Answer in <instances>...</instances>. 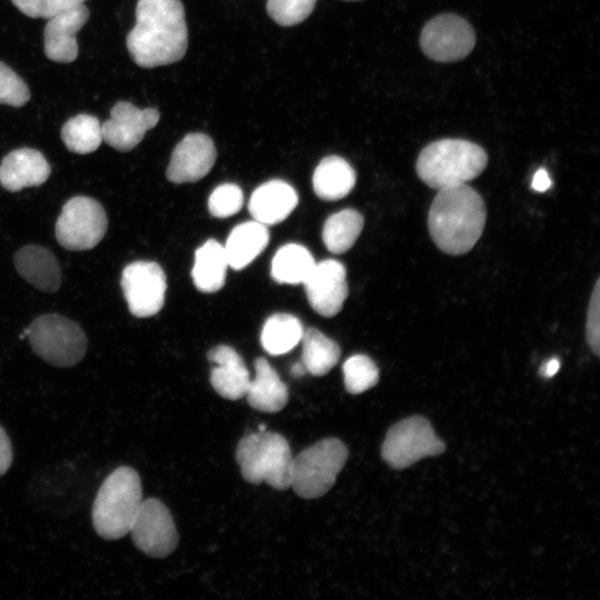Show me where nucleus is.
I'll return each mask as SVG.
<instances>
[{"label":"nucleus","instance_id":"nucleus-33","mask_svg":"<svg viewBox=\"0 0 600 600\" xmlns=\"http://www.w3.org/2000/svg\"><path fill=\"white\" fill-rule=\"evenodd\" d=\"M30 99L26 82L4 62L0 61V104L22 107Z\"/></svg>","mask_w":600,"mask_h":600},{"label":"nucleus","instance_id":"nucleus-5","mask_svg":"<svg viewBox=\"0 0 600 600\" xmlns=\"http://www.w3.org/2000/svg\"><path fill=\"white\" fill-rule=\"evenodd\" d=\"M292 458L287 439L267 430L246 434L236 448L242 478L251 484L266 482L277 490L291 486Z\"/></svg>","mask_w":600,"mask_h":600},{"label":"nucleus","instance_id":"nucleus-7","mask_svg":"<svg viewBox=\"0 0 600 600\" xmlns=\"http://www.w3.org/2000/svg\"><path fill=\"white\" fill-rule=\"evenodd\" d=\"M348 448L338 438H326L292 458L291 488L301 498L327 493L348 459Z\"/></svg>","mask_w":600,"mask_h":600},{"label":"nucleus","instance_id":"nucleus-17","mask_svg":"<svg viewBox=\"0 0 600 600\" xmlns=\"http://www.w3.org/2000/svg\"><path fill=\"white\" fill-rule=\"evenodd\" d=\"M207 357L214 363L210 372V382L216 392L228 400L246 397L251 379L242 357L227 344L213 347Z\"/></svg>","mask_w":600,"mask_h":600},{"label":"nucleus","instance_id":"nucleus-31","mask_svg":"<svg viewBox=\"0 0 600 600\" xmlns=\"http://www.w3.org/2000/svg\"><path fill=\"white\" fill-rule=\"evenodd\" d=\"M318 0H267V13L279 26L292 27L304 21Z\"/></svg>","mask_w":600,"mask_h":600},{"label":"nucleus","instance_id":"nucleus-25","mask_svg":"<svg viewBox=\"0 0 600 600\" xmlns=\"http://www.w3.org/2000/svg\"><path fill=\"white\" fill-rule=\"evenodd\" d=\"M300 342L301 361L311 376L327 374L340 360L339 344L316 328L304 330Z\"/></svg>","mask_w":600,"mask_h":600},{"label":"nucleus","instance_id":"nucleus-28","mask_svg":"<svg viewBox=\"0 0 600 600\" xmlns=\"http://www.w3.org/2000/svg\"><path fill=\"white\" fill-rule=\"evenodd\" d=\"M362 216L353 209H344L330 216L324 222L322 240L332 253H344L356 242L363 228Z\"/></svg>","mask_w":600,"mask_h":600},{"label":"nucleus","instance_id":"nucleus-15","mask_svg":"<svg viewBox=\"0 0 600 600\" xmlns=\"http://www.w3.org/2000/svg\"><path fill=\"white\" fill-rule=\"evenodd\" d=\"M216 158L214 142L209 136L188 133L172 151L167 178L174 183L198 181L211 170Z\"/></svg>","mask_w":600,"mask_h":600},{"label":"nucleus","instance_id":"nucleus-36","mask_svg":"<svg viewBox=\"0 0 600 600\" xmlns=\"http://www.w3.org/2000/svg\"><path fill=\"white\" fill-rule=\"evenodd\" d=\"M13 451L11 440L6 430L0 426V477L11 467Z\"/></svg>","mask_w":600,"mask_h":600},{"label":"nucleus","instance_id":"nucleus-32","mask_svg":"<svg viewBox=\"0 0 600 600\" xmlns=\"http://www.w3.org/2000/svg\"><path fill=\"white\" fill-rule=\"evenodd\" d=\"M242 204V191L233 183L217 187L208 200L209 212L217 218H228L236 214L240 211Z\"/></svg>","mask_w":600,"mask_h":600},{"label":"nucleus","instance_id":"nucleus-26","mask_svg":"<svg viewBox=\"0 0 600 600\" xmlns=\"http://www.w3.org/2000/svg\"><path fill=\"white\" fill-rule=\"evenodd\" d=\"M316 261L307 248L297 243L281 247L271 262V276L279 283H303Z\"/></svg>","mask_w":600,"mask_h":600},{"label":"nucleus","instance_id":"nucleus-13","mask_svg":"<svg viewBox=\"0 0 600 600\" xmlns=\"http://www.w3.org/2000/svg\"><path fill=\"white\" fill-rule=\"evenodd\" d=\"M159 119L156 108L140 109L131 102L118 101L110 110V118L101 124L102 139L113 149L128 152L141 142Z\"/></svg>","mask_w":600,"mask_h":600},{"label":"nucleus","instance_id":"nucleus-18","mask_svg":"<svg viewBox=\"0 0 600 600\" xmlns=\"http://www.w3.org/2000/svg\"><path fill=\"white\" fill-rule=\"evenodd\" d=\"M51 168L44 156L32 148L9 152L0 163V184L11 192L38 187L47 181Z\"/></svg>","mask_w":600,"mask_h":600},{"label":"nucleus","instance_id":"nucleus-2","mask_svg":"<svg viewBox=\"0 0 600 600\" xmlns=\"http://www.w3.org/2000/svg\"><path fill=\"white\" fill-rule=\"evenodd\" d=\"M481 196L467 183L438 190L428 217V228L436 246L447 254L469 252L480 239L486 224Z\"/></svg>","mask_w":600,"mask_h":600},{"label":"nucleus","instance_id":"nucleus-35","mask_svg":"<svg viewBox=\"0 0 600 600\" xmlns=\"http://www.w3.org/2000/svg\"><path fill=\"white\" fill-rule=\"evenodd\" d=\"M586 338L591 351L600 354V280L598 279L589 301Z\"/></svg>","mask_w":600,"mask_h":600},{"label":"nucleus","instance_id":"nucleus-30","mask_svg":"<svg viewBox=\"0 0 600 600\" xmlns=\"http://www.w3.org/2000/svg\"><path fill=\"white\" fill-rule=\"evenodd\" d=\"M343 381L346 390L351 394L362 393L379 381V369L366 354H354L343 363Z\"/></svg>","mask_w":600,"mask_h":600},{"label":"nucleus","instance_id":"nucleus-9","mask_svg":"<svg viewBox=\"0 0 600 600\" xmlns=\"http://www.w3.org/2000/svg\"><path fill=\"white\" fill-rule=\"evenodd\" d=\"M107 229L103 207L93 198L77 196L63 204L56 222V238L67 250L83 251L94 248Z\"/></svg>","mask_w":600,"mask_h":600},{"label":"nucleus","instance_id":"nucleus-24","mask_svg":"<svg viewBox=\"0 0 600 600\" xmlns=\"http://www.w3.org/2000/svg\"><path fill=\"white\" fill-rule=\"evenodd\" d=\"M229 267L223 244L210 239L206 241L194 254L192 279L194 286L202 292H216L226 281Z\"/></svg>","mask_w":600,"mask_h":600},{"label":"nucleus","instance_id":"nucleus-8","mask_svg":"<svg viewBox=\"0 0 600 600\" xmlns=\"http://www.w3.org/2000/svg\"><path fill=\"white\" fill-rule=\"evenodd\" d=\"M444 450V442L434 433L429 420L411 416L390 427L381 456L391 468L400 470L426 457L441 454Z\"/></svg>","mask_w":600,"mask_h":600},{"label":"nucleus","instance_id":"nucleus-27","mask_svg":"<svg viewBox=\"0 0 600 600\" xmlns=\"http://www.w3.org/2000/svg\"><path fill=\"white\" fill-rule=\"evenodd\" d=\"M303 331L297 317L289 313H276L270 316L263 324L261 344L272 356L283 354L301 341Z\"/></svg>","mask_w":600,"mask_h":600},{"label":"nucleus","instance_id":"nucleus-20","mask_svg":"<svg viewBox=\"0 0 600 600\" xmlns=\"http://www.w3.org/2000/svg\"><path fill=\"white\" fill-rule=\"evenodd\" d=\"M13 262L18 273L40 291L53 293L60 288V264L47 248L24 246L16 252Z\"/></svg>","mask_w":600,"mask_h":600},{"label":"nucleus","instance_id":"nucleus-4","mask_svg":"<svg viewBox=\"0 0 600 600\" xmlns=\"http://www.w3.org/2000/svg\"><path fill=\"white\" fill-rule=\"evenodd\" d=\"M142 502L139 473L131 467L116 468L101 483L92 504V526L104 540L127 536Z\"/></svg>","mask_w":600,"mask_h":600},{"label":"nucleus","instance_id":"nucleus-12","mask_svg":"<svg viewBox=\"0 0 600 600\" xmlns=\"http://www.w3.org/2000/svg\"><path fill=\"white\" fill-rule=\"evenodd\" d=\"M121 288L132 316L157 314L164 303L167 280L162 268L153 261H134L121 273Z\"/></svg>","mask_w":600,"mask_h":600},{"label":"nucleus","instance_id":"nucleus-23","mask_svg":"<svg viewBox=\"0 0 600 600\" xmlns=\"http://www.w3.org/2000/svg\"><path fill=\"white\" fill-rule=\"evenodd\" d=\"M356 180V171L348 161L338 156H329L317 166L312 184L320 199L339 200L351 192Z\"/></svg>","mask_w":600,"mask_h":600},{"label":"nucleus","instance_id":"nucleus-29","mask_svg":"<svg viewBox=\"0 0 600 600\" xmlns=\"http://www.w3.org/2000/svg\"><path fill=\"white\" fill-rule=\"evenodd\" d=\"M61 139L68 150L78 154L96 151L102 142L99 119L87 113H79L62 126Z\"/></svg>","mask_w":600,"mask_h":600},{"label":"nucleus","instance_id":"nucleus-37","mask_svg":"<svg viewBox=\"0 0 600 600\" xmlns=\"http://www.w3.org/2000/svg\"><path fill=\"white\" fill-rule=\"evenodd\" d=\"M550 186H551V180L548 176L547 170H544L543 168L539 169L533 176L532 183H531L532 189L538 192H543V191H547L550 188Z\"/></svg>","mask_w":600,"mask_h":600},{"label":"nucleus","instance_id":"nucleus-22","mask_svg":"<svg viewBox=\"0 0 600 600\" xmlns=\"http://www.w3.org/2000/svg\"><path fill=\"white\" fill-rule=\"evenodd\" d=\"M268 242L266 224L256 220L238 224L223 244L229 266L236 270L243 269L263 251Z\"/></svg>","mask_w":600,"mask_h":600},{"label":"nucleus","instance_id":"nucleus-14","mask_svg":"<svg viewBox=\"0 0 600 600\" xmlns=\"http://www.w3.org/2000/svg\"><path fill=\"white\" fill-rule=\"evenodd\" d=\"M303 284L310 306L323 317L339 313L348 297L346 268L333 259L316 263Z\"/></svg>","mask_w":600,"mask_h":600},{"label":"nucleus","instance_id":"nucleus-11","mask_svg":"<svg viewBox=\"0 0 600 600\" xmlns=\"http://www.w3.org/2000/svg\"><path fill=\"white\" fill-rule=\"evenodd\" d=\"M129 532L136 548L152 558L168 557L179 542L170 510L157 498L142 500Z\"/></svg>","mask_w":600,"mask_h":600},{"label":"nucleus","instance_id":"nucleus-3","mask_svg":"<svg viewBox=\"0 0 600 600\" xmlns=\"http://www.w3.org/2000/svg\"><path fill=\"white\" fill-rule=\"evenodd\" d=\"M487 163V152L479 144L463 139H441L420 151L416 171L428 187L440 190L476 179Z\"/></svg>","mask_w":600,"mask_h":600},{"label":"nucleus","instance_id":"nucleus-10","mask_svg":"<svg viewBox=\"0 0 600 600\" xmlns=\"http://www.w3.org/2000/svg\"><path fill=\"white\" fill-rule=\"evenodd\" d=\"M476 32L472 26L454 13H442L429 20L420 33L422 52L437 62L464 59L473 50Z\"/></svg>","mask_w":600,"mask_h":600},{"label":"nucleus","instance_id":"nucleus-6","mask_svg":"<svg viewBox=\"0 0 600 600\" xmlns=\"http://www.w3.org/2000/svg\"><path fill=\"white\" fill-rule=\"evenodd\" d=\"M23 333L21 338H28L33 352L54 367H72L87 351L88 340L82 328L59 313L39 316Z\"/></svg>","mask_w":600,"mask_h":600},{"label":"nucleus","instance_id":"nucleus-1","mask_svg":"<svg viewBox=\"0 0 600 600\" xmlns=\"http://www.w3.org/2000/svg\"><path fill=\"white\" fill-rule=\"evenodd\" d=\"M188 27L180 0H138L136 24L127 36L132 60L142 68L180 61L188 49Z\"/></svg>","mask_w":600,"mask_h":600},{"label":"nucleus","instance_id":"nucleus-19","mask_svg":"<svg viewBox=\"0 0 600 600\" xmlns=\"http://www.w3.org/2000/svg\"><path fill=\"white\" fill-rule=\"evenodd\" d=\"M297 204L298 194L289 183L271 180L253 191L248 209L256 221L272 226L283 221Z\"/></svg>","mask_w":600,"mask_h":600},{"label":"nucleus","instance_id":"nucleus-34","mask_svg":"<svg viewBox=\"0 0 600 600\" xmlns=\"http://www.w3.org/2000/svg\"><path fill=\"white\" fill-rule=\"evenodd\" d=\"M12 3L30 18L48 19L86 0H11Z\"/></svg>","mask_w":600,"mask_h":600},{"label":"nucleus","instance_id":"nucleus-16","mask_svg":"<svg viewBox=\"0 0 600 600\" xmlns=\"http://www.w3.org/2000/svg\"><path fill=\"white\" fill-rule=\"evenodd\" d=\"M89 16V9L81 2L48 18L43 31L46 57L60 63L74 61L79 52L76 36Z\"/></svg>","mask_w":600,"mask_h":600},{"label":"nucleus","instance_id":"nucleus-21","mask_svg":"<svg viewBox=\"0 0 600 600\" xmlns=\"http://www.w3.org/2000/svg\"><path fill=\"white\" fill-rule=\"evenodd\" d=\"M254 370L246 393L249 406L268 413L282 410L289 399L287 384L264 358L256 359Z\"/></svg>","mask_w":600,"mask_h":600},{"label":"nucleus","instance_id":"nucleus-38","mask_svg":"<svg viewBox=\"0 0 600 600\" xmlns=\"http://www.w3.org/2000/svg\"><path fill=\"white\" fill-rule=\"evenodd\" d=\"M560 369V361L557 358H552L544 362L540 368V374L544 378L553 377Z\"/></svg>","mask_w":600,"mask_h":600},{"label":"nucleus","instance_id":"nucleus-39","mask_svg":"<svg viewBox=\"0 0 600 600\" xmlns=\"http://www.w3.org/2000/svg\"><path fill=\"white\" fill-rule=\"evenodd\" d=\"M290 373L292 377L294 378H300L302 376H304L307 373V369L304 367V364L302 363V361H297L294 362L291 368H290Z\"/></svg>","mask_w":600,"mask_h":600},{"label":"nucleus","instance_id":"nucleus-41","mask_svg":"<svg viewBox=\"0 0 600 600\" xmlns=\"http://www.w3.org/2000/svg\"><path fill=\"white\" fill-rule=\"evenodd\" d=\"M343 1H361V0H343Z\"/></svg>","mask_w":600,"mask_h":600},{"label":"nucleus","instance_id":"nucleus-40","mask_svg":"<svg viewBox=\"0 0 600 600\" xmlns=\"http://www.w3.org/2000/svg\"><path fill=\"white\" fill-rule=\"evenodd\" d=\"M266 430V426L264 424H260L259 428H258V431H264Z\"/></svg>","mask_w":600,"mask_h":600}]
</instances>
